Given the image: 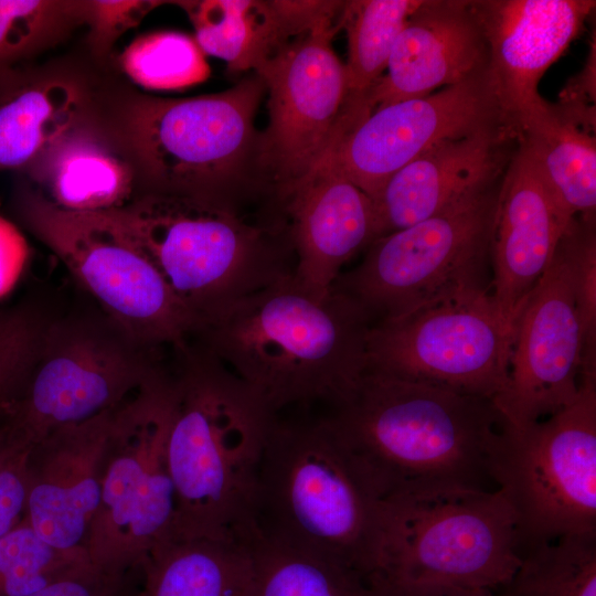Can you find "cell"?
I'll use <instances>...</instances> for the list:
<instances>
[{"label": "cell", "instance_id": "cell-10", "mask_svg": "<svg viewBox=\"0 0 596 596\" xmlns=\"http://www.w3.org/2000/svg\"><path fill=\"white\" fill-rule=\"evenodd\" d=\"M171 406V374L161 368L114 412L100 501L86 545L97 567L135 570L172 538L175 500L167 454Z\"/></svg>", "mask_w": 596, "mask_h": 596}, {"label": "cell", "instance_id": "cell-39", "mask_svg": "<svg viewBox=\"0 0 596 596\" xmlns=\"http://www.w3.org/2000/svg\"><path fill=\"white\" fill-rule=\"evenodd\" d=\"M28 258L25 237L13 223L0 215V299L14 288Z\"/></svg>", "mask_w": 596, "mask_h": 596}, {"label": "cell", "instance_id": "cell-31", "mask_svg": "<svg viewBox=\"0 0 596 596\" xmlns=\"http://www.w3.org/2000/svg\"><path fill=\"white\" fill-rule=\"evenodd\" d=\"M78 23L82 1L0 0V82Z\"/></svg>", "mask_w": 596, "mask_h": 596}, {"label": "cell", "instance_id": "cell-12", "mask_svg": "<svg viewBox=\"0 0 596 596\" xmlns=\"http://www.w3.org/2000/svg\"><path fill=\"white\" fill-rule=\"evenodd\" d=\"M19 215L67 267L111 321L140 344L157 350L185 345L198 323L157 268L103 214L60 210L22 190Z\"/></svg>", "mask_w": 596, "mask_h": 596}, {"label": "cell", "instance_id": "cell-9", "mask_svg": "<svg viewBox=\"0 0 596 596\" xmlns=\"http://www.w3.org/2000/svg\"><path fill=\"white\" fill-rule=\"evenodd\" d=\"M499 184L376 238L361 263L341 273L331 289L354 300L372 324L490 291V244Z\"/></svg>", "mask_w": 596, "mask_h": 596}, {"label": "cell", "instance_id": "cell-4", "mask_svg": "<svg viewBox=\"0 0 596 596\" xmlns=\"http://www.w3.org/2000/svg\"><path fill=\"white\" fill-rule=\"evenodd\" d=\"M98 214L152 263L195 319L196 333L238 300L295 270L280 217L255 223L213 201L158 192Z\"/></svg>", "mask_w": 596, "mask_h": 596}, {"label": "cell", "instance_id": "cell-15", "mask_svg": "<svg viewBox=\"0 0 596 596\" xmlns=\"http://www.w3.org/2000/svg\"><path fill=\"white\" fill-rule=\"evenodd\" d=\"M583 348L575 281L560 240L515 321L508 382L493 401L504 423L524 427L572 403L581 387Z\"/></svg>", "mask_w": 596, "mask_h": 596}, {"label": "cell", "instance_id": "cell-17", "mask_svg": "<svg viewBox=\"0 0 596 596\" xmlns=\"http://www.w3.org/2000/svg\"><path fill=\"white\" fill-rule=\"evenodd\" d=\"M488 49L487 73L508 128L520 137L547 102L539 84L579 34L593 0H471Z\"/></svg>", "mask_w": 596, "mask_h": 596}, {"label": "cell", "instance_id": "cell-26", "mask_svg": "<svg viewBox=\"0 0 596 596\" xmlns=\"http://www.w3.org/2000/svg\"><path fill=\"white\" fill-rule=\"evenodd\" d=\"M130 596H253L248 542L169 539L137 568Z\"/></svg>", "mask_w": 596, "mask_h": 596}, {"label": "cell", "instance_id": "cell-5", "mask_svg": "<svg viewBox=\"0 0 596 596\" xmlns=\"http://www.w3.org/2000/svg\"><path fill=\"white\" fill-rule=\"evenodd\" d=\"M381 503L329 416L275 415L256 488L255 532L353 571H374Z\"/></svg>", "mask_w": 596, "mask_h": 596}, {"label": "cell", "instance_id": "cell-14", "mask_svg": "<svg viewBox=\"0 0 596 596\" xmlns=\"http://www.w3.org/2000/svg\"><path fill=\"white\" fill-rule=\"evenodd\" d=\"M338 25L290 39L255 73L268 96L262 156L275 195L308 174L345 132L344 64L332 47Z\"/></svg>", "mask_w": 596, "mask_h": 596}, {"label": "cell", "instance_id": "cell-27", "mask_svg": "<svg viewBox=\"0 0 596 596\" xmlns=\"http://www.w3.org/2000/svg\"><path fill=\"white\" fill-rule=\"evenodd\" d=\"M188 14L201 50L224 60L230 70L255 68L288 40L269 1H175Z\"/></svg>", "mask_w": 596, "mask_h": 596}, {"label": "cell", "instance_id": "cell-35", "mask_svg": "<svg viewBox=\"0 0 596 596\" xmlns=\"http://www.w3.org/2000/svg\"><path fill=\"white\" fill-rule=\"evenodd\" d=\"M46 320L30 308L0 312V416L20 389Z\"/></svg>", "mask_w": 596, "mask_h": 596}, {"label": "cell", "instance_id": "cell-8", "mask_svg": "<svg viewBox=\"0 0 596 596\" xmlns=\"http://www.w3.org/2000/svg\"><path fill=\"white\" fill-rule=\"evenodd\" d=\"M160 369L156 350L104 312L46 320L0 428L33 447L57 428L115 409Z\"/></svg>", "mask_w": 596, "mask_h": 596}, {"label": "cell", "instance_id": "cell-28", "mask_svg": "<svg viewBox=\"0 0 596 596\" xmlns=\"http://www.w3.org/2000/svg\"><path fill=\"white\" fill-rule=\"evenodd\" d=\"M423 0L344 1L341 28L348 36L345 115L366 114L364 99L384 75L395 41Z\"/></svg>", "mask_w": 596, "mask_h": 596}, {"label": "cell", "instance_id": "cell-16", "mask_svg": "<svg viewBox=\"0 0 596 596\" xmlns=\"http://www.w3.org/2000/svg\"><path fill=\"white\" fill-rule=\"evenodd\" d=\"M497 125L507 126L486 70L426 96L374 109L330 151L341 171L373 201L395 172L436 145Z\"/></svg>", "mask_w": 596, "mask_h": 596}, {"label": "cell", "instance_id": "cell-23", "mask_svg": "<svg viewBox=\"0 0 596 596\" xmlns=\"http://www.w3.org/2000/svg\"><path fill=\"white\" fill-rule=\"evenodd\" d=\"M53 206L98 214L121 209L137 193V166L104 137L76 127L28 166Z\"/></svg>", "mask_w": 596, "mask_h": 596}, {"label": "cell", "instance_id": "cell-19", "mask_svg": "<svg viewBox=\"0 0 596 596\" xmlns=\"http://www.w3.org/2000/svg\"><path fill=\"white\" fill-rule=\"evenodd\" d=\"M274 202L294 251V276L316 294H328L343 265L375 240L373 201L341 171L330 148Z\"/></svg>", "mask_w": 596, "mask_h": 596}, {"label": "cell", "instance_id": "cell-22", "mask_svg": "<svg viewBox=\"0 0 596 596\" xmlns=\"http://www.w3.org/2000/svg\"><path fill=\"white\" fill-rule=\"evenodd\" d=\"M488 49L471 0H423L391 52L385 74L364 99L369 114L423 97L487 70Z\"/></svg>", "mask_w": 596, "mask_h": 596}, {"label": "cell", "instance_id": "cell-2", "mask_svg": "<svg viewBox=\"0 0 596 596\" xmlns=\"http://www.w3.org/2000/svg\"><path fill=\"white\" fill-rule=\"evenodd\" d=\"M167 454L174 489L171 539L247 543L259 464L274 414L199 342L173 349Z\"/></svg>", "mask_w": 596, "mask_h": 596}, {"label": "cell", "instance_id": "cell-20", "mask_svg": "<svg viewBox=\"0 0 596 596\" xmlns=\"http://www.w3.org/2000/svg\"><path fill=\"white\" fill-rule=\"evenodd\" d=\"M115 409L57 428L31 448L24 518L58 551L88 557L87 539L100 501Z\"/></svg>", "mask_w": 596, "mask_h": 596}, {"label": "cell", "instance_id": "cell-25", "mask_svg": "<svg viewBox=\"0 0 596 596\" xmlns=\"http://www.w3.org/2000/svg\"><path fill=\"white\" fill-rule=\"evenodd\" d=\"M84 92L71 81L21 70L0 82V170L30 166L79 126Z\"/></svg>", "mask_w": 596, "mask_h": 596}, {"label": "cell", "instance_id": "cell-6", "mask_svg": "<svg viewBox=\"0 0 596 596\" xmlns=\"http://www.w3.org/2000/svg\"><path fill=\"white\" fill-rule=\"evenodd\" d=\"M265 95L255 73L220 93L131 99L123 113V137L145 192L202 198L240 212L251 201L273 202L255 127Z\"/></svg>", "mask_w": 596, "mask_h": 596}, {"label": "cell", "instance_id": "cell-29", "mask_svg": "<svg viewBox=\"0 0 596 596\" xmlns=\"http://www.w3.org/2000/svg\"><path fill=\"white\" fill-rule=\"evenodd\" d=\"M253 596H364L358 573L255 532L248 541Z\"/></svg>", "mask_w": 596, "mask_h": 596}, {"label": "cell", "instance_id": "cell-24", "mask_svg": "<svg viewBox=\"0 0 596 596\" xmlns=\"http://www.w3.org/2000/svg\"><path fill=\"white\" fill-rule=\"evenodd\" d=\"M595 108L549 103L523 127L528 149L555 201L570 219L596 220Z\"/></svg>", "mask_w": 596, "mask_h": 596}, {"label": "cell", "instance_id": "cell-34", "mask_svg": "<svg viewBox=\"0 0 596 596\" xmlns=\"http://www.w3.org/2000/svg\"><path fill=\"white\" fill-rule=\"evenodd\" d=\"M595 221L574 219L561 238L573 272L584 336L581 376L596 375Z\"/></svg>", "mask_w": 596, "mask_h": 596}, {"label": "cell", "instance_id": "cell-30", "mask_svg": "<svg viewBox=\"0 0 596 596\" xmlns=\"http://www.w3.org/2000/svg\"><path fill=\"white\" fill-rule=\"evenodd\" d=\"M496 596H596V532L561 536L526 550Z\"/></svg>", "mask_w": 596, "mask_h": 596}, {"label": "cell", "instance_id": "cell-21", "mask_svg": "<svg viewBox=\"0 0 596 596\" xmlns=\"http://www.w3.org/2000/svg\"><path fill=\"white\" fill-rule=\"evenodd\" d=\"M518 142L507 126L497 125L440 142L409 161L373 200L375 240L497 187Z\"/></svg>", "mask_w": 596, "mask_h": 596}, {"label": "cell", "instance_id": "cell-33", "mask_svg": "<svg viewBox=\"0 0 596 596\" xmlns=\"http://www.w3.org/2000/svg\"><path fill=\"white\" fill-rule=\"evenodd\" d=\"M85 562L45 543L23 517L0 539V596H28Z\"/></svg>", "mask_w": 596, "mask_h": 596}, {"label": "cell", "instance_id": "cell-3", "mask_svg": "<svg viewBox=\"0 0 596 596\" xmlns=\"http://www.w3.org/2000/svg\"><path fill=\"white\" fill-rule=\"evenodd\" d=\"M372 323L351 298L316 294L287 275L238 300L194 337L274 413L337 407L366 372Z\"/></svg>", "mask_w": 596, "mask_h": 596}, {"label": "cell", "instance_id": "cell-40", "mask_svg": "<svg viewBox=\"0 0 596 596\" xmlns=\"http://www.w3.org/2000/svg\"><path fill=\"white\" fill-rule=\"evenodd\" d=\"M364 596H496L493 590L444 584L408 583L371 575Z\"/></svg>", "mask_w": 596, "mask_h": 596}, {"label": "cell", "instance_id": "cell-1", "mask_svg": "<svg viewBox=\"0 0 596 596\" xmlns=\"http://www.w3.org/2000/svg\"><path fill=\"white\" fill-rule=\"evenodd\" d=\"M329 418L381 501L494 489L504 419L491 400L365 372Z\"/></svg>", "mask_w": 596, "mask_h": 596}, {"label": "cell", "instance_id": "cell-13", "mask_svg": "<svg viewBox=\"0 0 596 596\" xmlns=\"http://www.w3.org/2000/svg\"><path fill=\"white\" fill-rule=\"evenodd\" d=\"M513 331L490 291L373 323L366 372L494 401L504 390Z\"/></svg>", "mask_w": 596, "mask_h": 596}, {"label": "cell", "instance_id": "cell-11", "mask_svg": "<svg viewBox=\"0 0 596 596\" xmlns=\"http://www.w3.org/2000/svg\"><path fill=\"white\" fill-rule=\"evenodd\" d=\"M491 476L528 549L596 532V375L583 376L558 412L524 427L504 423Z\"/></svg>", "mask_w": 596, "mask_h": 596}, {"label": "cell", "instance_id": "cell-37", "mask_svg": "<svg viewBox=\"0 0 596 596\" xmlns=\"http://www.w3.org/2000/svg\"><path fill=\"white\" fill-rule=\"evenodd\" d=\"M31 448L0 429V539L24 517Z\"/></svg>", "mask_w": 596, "mask_h": 596}, {"label": "cell", "instance_id": "cell-36", "mask_svg": "<svg viewBox=\"0 0 596 596\" xmlns=\"http://www.w3.org/2000/svg\"><path fill=\"white\" fill-rule=\"evenodd\" d=\"M162 3L153 0L82 1V19L88 26L92 47L99 54L108 51L121 34Z\"/></svg>", "mask_w": 596, "mask_h": 596}, {"label": "cell", "instance_id": "cell-32", "mask_svg": "<svg viewBox=\"0 0 596 596\" xmlns=\"http://www.w3.org/2000/svg\"><path fill=\"white\" fill-rule=\"evenodd\" d=\"M125 73L148 89H180L205 81L210 67L195 40L175 31L135 39L120 56Z\"/></svg>", "mask_w": 596, "mask_h": 596}, {"label": "cell", "instance_id": "cell-7", "mask_svg": "<svg viewBox=\"0 0 596 596\" xmlns=\"http://www.w3.org/2000/svg\"><path fill=\"white\" fill-rule=\"evenodd\" d=\"M519 546L515 517L500 489L397 497L381 503L371 575L496 592L520 565Z\"/></svg>", "mask_w": 596, "mask_h": 596}, {"label": "cell", "instance_id": "cell-18", "mask_svg": "<svg viewBox=\"0 0 596 596\" xmlns=\"http://www.w3.org/2000/svg\"><path fill=\"white\" fill-rule=\"evenodd\" d=\"M573 220L519 141L499 184L490 244V296L513 333L526 299Z\"/></svg>", "mask_w": 596, "mask_h": 596}, {"label": "cell", "instance_id": "cell-38", "mask_svg": "<svg viewBox=\"0 0 596 596\" xmlns=\"http://www.w3.org/2000/svg\"><path fill=\"white\" fill-rule=\"evenodd\" d=\"M135 573L136 568L111 572L85 562L28 596H130Z\"/></svg>", "mask_w": 596, "mask_h": 596}]
</instances>
